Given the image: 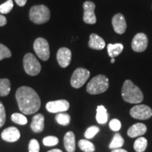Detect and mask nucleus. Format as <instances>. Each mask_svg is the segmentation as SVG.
<instances>
[{
	"mask_svg": "<svg viewBox=\"0 0 152 152\" xmlns=\"http://www.w3.org/2000/svg\"><path fill=\"white\" fill-rule=\"evenodd\" d=\"M58 143V139L54 136H47L43 139L44 145L47 147H52Z\"/></svg>",
	"mask_w": 152,
	"mask_h": 152,
	"instance_id": "obj_28",
	"label": "nucleus"
},
{
	"mask_svg": "<svg viewBox=\"0 0 152 152\" xmlns=\"http://www.w3.org/2000/svg\"><path fill=\"white\" fill-rule=\"evenodd\" d=\"M11 121L14 123H16V124L22 125H26L28 123L27 118L24 115H23V114L18 113L12 114V115H11Z\"/></svg>",
	"mask_w": 152,
	"mask_h": 152,
	"instance_id": "obj_26",
	"label": "nucleus"
},
{
	"mask_svg": "<svg viewBox=\"0 0 152 152\" xmlns=\"http://www.w3.org/2000/svg\"><path fill=\"white\" fill-rule=\"evenodd\" d=\"M90 73L88 70L83 68H78L73 72L71 79V85L74 88H80L86 83L90 77Z\"/></svg>",
	"mask_w": 152,
	"mask_h": 152,
	"instance_id": "obj_7",
	"label": "nucleus"
},
{
	"mask_svg": "<svg viewBox=\"0 0 152 152\" xmlns=\"http://www.w3.org/2000/svg\"><path fill=\"white\" fill-rule=\"evenodd\" d=\"M109 79L104 75H98L87 84V92L91 94H98L106 92L109 88Z\"/></svg>",
	"mask_w": 152,
	"mask_h": 152,
	"instance_id": "obj_3",
	"label": "nucleus"
},
{
	"mask_svg": "<svg viewBox=\"0 0 152 152\" xmlns=\"http://www.w3.org/2000/svg\"><path fill=\"white\" fill-rule=\"evenodd\" d=\"M6 121L5 108L1 102H0V128L4 125Z\"/></svg>",
	"mask_w": 152,
	"mask_h": 152,
	"instance_id": "obj_33",
	"label": "nucleus"
},
{
	"mask_svg": "<svg viewBox=\"0 0 152 152\" xmlns=\"http://www.w3.org/2000/svg\"><path fill=\"white\" fill-rule=\"evenodd\" d=\"M108 113L104 106H98L96 109V119L99 124H105L108 121Z\"/></svg>",
	"mask_w": 152,
	"mask_h": 152,
	"instance_id": "obj_20",
	"label": "nucleus"
},
{
	"mask_svg": "<svg viewBox=\"0 0 152 152\" xmlns=\"http://www.w3.org/2000/svg\"><path fill=\"white\" fill-rule=\"evenodd\" d=\"M99 131V128L97 126H91L85 131V137L87 139H92L97 134Z\"/></svg>",
	"mask_w": 152,
	"mask_h": 152,
	"instance_id": "obj_29",
	"label": "nucleus"
},
{
	"mask_svg": "<svg viewBox=\"0 0 152 152\" xmlns=\"http://www.w3.org/2000/svg\"><path fill=\"white\" fill-rule=\"evenodd\" d=\"M123 45L121 43L109 44L107 45V51L109 56L111 58L116 57L123 52Z\"/></svg>",
	"mask_w": 152,
	"mask_h": 152,
	"instance_id": "obj_19",
	"label": "nucleus"
},
{
	"mask_svg": "<svg viewBox=\"0 0 152 152\" xmlns=\"http://www.w3.org/2000/svg\"><path fill=\"white\" fill-rule=\"evenodd\" d=\"M80 149L85 152H94L95 147L92 142L86 140H80L78 142Z\"/></svg>",
	"mask_w": 152,
	"mask_h": 152,
	"instance_id": "obj_24",
	"label": "nucleus"
},
{
	"mask_svg": "<svg viewBox=\"0 0 152 152\" xmlns=\"http://www.w3.org/2000/svg\"><path fill=\"white\" fill-rule=\"evenodd\" d=\"M15 1L19 7H24L27 2V0H15Z\"/></svg>",
	"mask_w": 152,
	"mask_h": 152,
	"instance_id": "obj_35",
	"label": "nucleus"
},
{
	"mask_svg": "<svg viewBox=\"0 0 152 152\" xmlns=\"http://www.w3.org/2000/svg\"><path fill=\"white\" fill-rule=\"evenodd\" d=\"M112 25L114 31L118 34H123L126 30L127 24L125 17L123 14H117L112 18Z\"/></svg>",
	"mask_w": 152,
	"mask_h": 152,
	"instance_id": "obj_13",
	"label": "nucleus"
},
{
	"mask_svg": "<svg viewBox=\"0 0 152 152\" xmlns=\"http://www.w3.org/2000/svg\"><path fill=\"white\" fill-rule=\"evenodd\" d=\"M29 152H39V144L37 140L33 139L29 142L28 145Z\"/></svg>",
	"mask_w": 152,
	"mask_h": 152,
	"instance_id": "obj_31",
	"label": "nucleus"
},
{
	"mask_svg": "<svg viewBox=\"0 0 152 152\" xmlns=\"http://www.w3.org/2000/svg\"><path fill=\"white\" fill-rule=\"evenodd\" d=\"M94 3L92 1H87L83 4L84 14H83V20L87 24H94L96 22V18L94 14L95 10Z\"/></svg>",
	"mask_w": 152,
	"mask_h": 152,
	"instance_id": "obj_11",
	"label": "nucleus"
},
{
	"mask_svg": "<svg viewBox=\"0 0 152 152\" xmlns=\"http://www.w3.org/2000/svg\"><path fill=\"white\" fill-rule=\"evenodd\" d=\"M111 62L112 63V64H113L114 62H115V59H114V58H112L111 60Z\"/></svg>",
	"mask_w": 152,
	"mask_h": 152,
	"instance_id": "obj_38",
	"label": "nucleus"
},
{
	"mask_svg": "<svg viewBox=\"0 0 152 152\" xmlns=\"http://www.w3.org/2000/svg\"><path fill=\"white\" fill-rule=\"evenodd\" d=\"M130 115L135 119L147 120L152 116V110L147 105H136L131 109Z\"/></svg>",
	"mask_w": 152,
	"mask_h": 152,
	"instance_id": "obj_8",
	"label": "nucleus"
},
{
	"mask_svg": "<svg viewBox=\"0 0 152 152\" xmlns=\"http://www.w3.org/2000/svg\"><path fill=\"white\" fill-rule=\"evenodd\" d=\"M14 7V3L12 0H8L6 2L0 5V13L1 14H7L12 10Z\"/></svg>",
	"mask_w": 152,
	"mask_h": 152,
	"instance_id": "obj_27",
	"label": "nucleus"
},
{
	"mask_svg": "<svg viewBox=\"0 0 152 152\" xmlns=\"http://www.w3.org/2000/svg\"><path fill=\"white\" fill-rule=\"evenodd\" d=\"M30 128L35 132H40L45 128V117L42 114L38 113L34 115Z\"/></svg>",
	"mask_w": 152,
	"mask_h": 152,
	"instance_id": "obj_17",
	"label": "nucleus"
},
{
	"mask_svg": "<svg viewBox=\"0 0 152 152\" xmlns=\"http://www.w3.org/2000/svg\"><path fill=\"white\" fill-rule=\"evenodd\" d=\"M55 118H56V122L58 124L64 125V126L68 125L70 123V122H71V116L68 113H58L56 114Z\"/></svg>",
	"mask_w": 152,
	"mask_h": 152,
	"instance_id": "obj_25",
	"label": "nucleus"
},
{
	"mask_svg": "<svg viewBox=\"0 0 152 152\" xmlns=\"http://www.w3.org/2000/svg\"><path fill=\"white\" fill-rule=\"evenodd\" d=\"M71 52L69 49L62 47L58 50L56 54L57 61L61 67L66 68L71 61Z\"/></svg>",
	"mask_w": 152,
	"mask_h": 152,
	"instance_id": "obj_12",
	"label": "nucleus"
},
{
	"mask_svg": "<svg viewBox=\"0 0 152 152\" xmlns=\"http://www.w3.org/2000/svg\"><path fill=\"white\" fill-rule=\"evenodd\" d=\"M147 126L143 123H137L134 124L128 129V134L130 137L134 138L143 135L147 132Z\"/></svg>",
	"mask_w": 152,
	"mask_h": 152,
	"instance_id": "obj_15",
	"label": "nucleus"
},
{
	"mask_svg": "<svg viewBox=\"0 0 152 152\" xmlns=\"http://www.w3.org/2000/svg\"><path fill=\"white\" fill-rule=\"evenodd\" d=\"M70 104L67 100L60 99L49 102L46 104V109L49 113H56L67 111L69 109Z\"/></svg>",
	"mask_w": 152,
	"mask_h": 152,
	"instance_id": "obj_9",
	"label": "nucleus"
},
{
	"mask_svg": "<svg viewBox=\"0 0 152 152\" xmlns=\"http://www.w3.org/2000/svg\"><path fill=\"white\" fill-rule=\"evenodd\" d=\"M11 91V83L7 78L0 79V96H6Z\"/></svg>",
	"mask_w": 152,
	"mask_h": 152,
	"instance_id": "obj_21",
	"label": "nucleus"
},
{
	"mask_svg": "<svg viewBox=\"0 0 152 152\" xmlns=\"http://www.w3.org/2000/svg\"><path fill=\"white\" fill-rule=\"evenodd\" d=\"M148 45V38L144 33H140L134 35L132 41V49L135 52H142Z\"/></svg>",
	"mask_w": 152,
	"mask_h": 152,
	"instance_id": "obj_10",
	"label": "nucleus"
},
{
	"mask_svg": "<svg viewBox=\"0 0 152 152\" xmlns=\"http://www.w3.org/2000/svg\"><path fill=\"white\" fill-rule=\"evenodd\" d=\"M65 149L68 152H74L75 150V137L73 132L69 131L65 134L64 138Z\"/></svg>",
	"mask_w": 152,
	"mask_h": 152,
	"instance_id": "obj_18",
	"label": "nucleus"
},
{
	"mask_svg": "<svg viewBox=\"0 0 152 152\" xmlns=\"http://www.w3.org/2000/svg\"><path fill=\"white\" fill-rule=\"evenodd\" d=\"M122 97L124 101L130 104H139L144 99L143 94L137 85L133 84L130 80L123 83L122 87Z\"/></svg>",
	"mask_w": 152,
	"mask_h": 152,
	"instance_id": "obj_2",
	"label": "nucleus"
},
{
	"mask_svg": "<svg viewBox=\"0 0 152 152\" xmlns=\"http://www.w3.org/2000/svg\"><path fill=\"white\" fill-rule=\"evenodd\" d=\"M11 52L8 47L0 43V61L6 58H10Z\"/></svg>",
	"mask_w": 152,
	"mask_h": 152,
	"instance_id": "obj_30",
	"label": "nucleus"
},
{
	"mask_svg": "<svg viewBox=\"0 0 152 152\" xmlns=\"http://www.w3.org/2000/svg\"><path fill=\"white\" fill-rule=\"evenodd\" d=\"M34 50L40 59L42 61H47L49 58L50 52L49 46L47 39L42 37H38L34 42Z\"/></svg>",
	"mask_w": 152,
	"mask_h": 152,
	"instance_id": "obj_6",
	"label": "nucleus"
},
{
	"mask_svg": "<svg viewBox=\"0 0 152 152\" xmlns=\"http://www.w3.org/2000/svg\"><path fill=\"white\" fill-rule=\"evenodd\" d=\"M29 16L32 22L39 25L48 22L51 14L49 8L46 6L36 5L30 9Z\"/></svg>",
	"mask_w": 152,
	"mask_h": 152,
	"instance_id": "obj_4",
	"label": "nucleus"
},
{
	"mask_svg": "<svg viewBox=\"0 0 152 152\" xmlns=\"http://www.w3.org/2000/svg\"><path fill=\"white\" fill-rule=\"evenodd\" d=\"M7 24V18L3 15L0 14V27L5 26Z\"/></svg>",
	"mask_w": 152,
	"mask_h": 152,
	"instance_id": "obj_34",
	"label": "nucleus"
},
{
	"mask_svg": "<svg viewBox=\"0 0 152 152\" xmlns=\"http://www.w3.org/2000/svg\"><path fill=\"white\" fill-rule=\"evenodd\" d=\"M16 99L19 109L26 115L36 113L40 108L41 101L39 95L30 87H19L16 91Z\"/></svg>",
	"mask_w": 152,
	"mask_h": 152,
	"instance_id": "obj_1",
	"label": "nucleus"
},
{
	"mask_svg": "<svg viewBox=\"0 0 152 152\" xmlns=\"http://www.w3.org/2000/svg\"><path fill=\"white\" fill-rule=\"evenodd\" d=\"M124 144V139L122 137L121 134L117 133L114 135L113 140L109 144V148L111 149H119Z\"/></svg>",
	"mask_w": 152,
	"mask_h": 152,
	"instance_id": "obj_23",
	"label": "nucleus"
},
{
	"mask_svg": "<svg viewBox=\"0 0 152 152\" xmlns=\"http://www.w3.org/2000/svg\"><path fill=\"white\" fill-rule=\"evenodd\" d=\"M88 45L92 49L102 50L105 47L106 43L103 38L96 35V34L92 33L90 36V40H89Z\"/></svg>",
	"mask_w": 152,
	"mask_h": 152,
	"instance_id": "obj_16",
	"label": "nucleus"
},
{
	"mask_svg": "<svg viewBox=\"0 0 152 152\" xmlns=\"http://www.w3.org/2000/svg\"><path fill=\"white\" fill-rule=\"evenodd\" d=\"M20 137V131L15 127H9V128H6L1 133L2 140L8 142H14L18 141Z\"/></svg>",
	"mask_w": 152,
	"mask_h": 152,
	"instance_id": "obj_14",
	"label": "nucleus"
},
{
	"mask_svg": "<svg viewBox=\"0 0 152 152\" xmlns=\"http://www.w3.org/2000/svg\"><path fill=\"white\" fill-rule=\"evenodd\" d=\"M47 152H63L60 149H52L50 150V151H47Z\"/></svg>",
	"mask_w": 152,
	"mask_h": 152,
	"instance_id": "obj_37",
	"label": "nucleus"
},
{
	"mask_svg": "<svg viewBox=\"0 0 152 152\" xmlns=\"http://www.w3.org/2000/svg\"><path fill=\"white\" fill-rule=\"evenodd\" d=\"M23 67L26 73L29 75L35 76L39 73L41 65L37 58L31 53H28L23 58Z\"/></svg>",
	"mask_w": 152,
	"mask_h": 152,
	"instance_id": "obj_5",
	"label": "nucleus"
},
{
	"mask_svg": "<svg viewBox=\"0 0 152 152\" xmlns=\"http://www.w3.org/2000/svg\"><path fill=\"white\" fill-rule=\"evenodd\" d=\"M147 139L140 137L137 139L134 143V149L137 152H144L147 149Z\"/></svg>",
	"mask_w": 152,
	"mask_h": 152,
	"instance_id": "obj_22",
	"label": "nucleus"
},
{
	"mask_svg": "<svg viewBox=\"0 0 152 152\" xmlns=\"http://www.w3.org/2000/svg\"><path fill=\"white\" fill-rule=\"evenodd\" d=\"M111 152H128V151H127L126 150L123 149H121V148H119V149H113V151H112Z\"/></svg>",
	"mask_w": 152,
	"mask_h": 152,
	"instance_id": "obj_36",
	"label": "nucleus"
},
{
	"mask_svg": "<svg viewBox=\"0 0 152 152\" xmlns=\"http://www.w3.org/2000/svg\"><path fill=\"white\" fill-rule=\"evenodd\" d=\"M109 127L112 130L118 131L121 128V123L119 120L113 119L110 121Z\"/></svg>",
	"mask_w": 152,
	"mask_h": 152,
	"instance_id": "obj_32",
	"label": "nucleus"
}]
</instances>
